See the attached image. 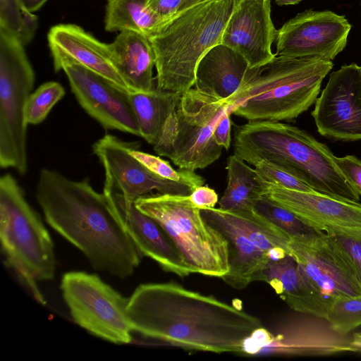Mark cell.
I'll return each mask as SVG.
<instances>
[{"mask_svg":"<svg viewBox=\"0 0 361 361\" xmlns=\"http://www.w3.org/2000/svg\"><path fill=\"white\" fill-rule=\"evenodd\" d=\"M200 213L227 241L230 269L221 279L233 288L260 281L273 249L288 251L290 238L255 209L237 212L212 207L202 208Z\"/></svg>","mask_w":361,"mask_h":361,"instance_id":"obj_9","label":"cell"},{"mask_svg":"<svg viewBox=\"0 0 361 361\" xmlns=\"http://www.w3.org/2000/svg\"><path fill=\"white\" fill-rule=\"evenodd\" d=\"M64 95L65 90L59 82L50 81L41 85L27 99L25 111L27 124L41 123Z\"/></svg>","mask_w":361,"mask_h":361,"instance_id":"obj_30","label":"cell"},{"mask_svg":"<svg viewBox=\"0 0 361 361\" xmlns=\"http://www.w3.org/2000/svg\"><path fill=\"white\" fill-rule=\"evenodd\" d=\"M249 69L240 54L219 44L199 61L193 87L233 103L245 82Z\"/></svg>","mask_w":361,"mask_h":361,"instance_id":"obj_22","label":"cell"},{"mask_svg":"<svg viewBox=\"0 0 361 361\" xmlns=\"http://www.w3.org/2000/svg\"><path fill=\"white\" fill-rule=\"evenodd\" d=\"M235 0H202L181 8L148 39L155 56L156 88L183 92L195 85L202 56L221 44Z\"/></svg>","mask_w":361,"mask_h":361,"instance_id":"obj_4","label":"cell"},{"mask_svg":"<svg viewBox=\"0 0 361 361\" xmlns=\"http://www.w3.org/2000/svg\"><path fill=\"white\" fill-rule=\"evenodd\" d=\"M109 44L115 66L132 92H150L156 88L155 56L147 37L124 30Z\"/></svg>","mask_w":361,"mask_h":361,"instance_id":"obj_24","label":"cell"},{"mask_svg":"<svg viewBox=\"0 0 361 361\" xmlns=\"http://www.w3.org/2000/svg\"><path fill=\"white\" fill-rule=\"evenodd\" d=\"M103 193L142 256L156 262L165 271L180 277L192 274L178 247L157 221L140 212L135 202H126L122 195L109 185L104 184Z\"/></svg>","mask_w":361,"mask_h":361,"instance_id":"obj_18","label":"cell"},{"mask_svg":"<svg viewBox=\"0 0 361 361\" xmlns=\"http://www.w3.org/2000/svg\"><path fill=\"white\" fill-rule=\"evenodd\" d=\"M288 250L310 285L331 305L339 296L361 295L353 262L327 233L309 240L290 238Z\"/></svg>","mask_w":361,"mask_h":361,"instance_id":"obj_14","label":"cell"},{"mask_svg":"<svg viewBox=\"0 0 361 361\" xmlns=\"http://www.w3.org/2000/svg\"><path fill=\"white\" fill-rule=\"evenodd\" d=\"M178 93L155 88L150 92L127 94L137 122L140 137L149 144L154 145L159 140Z\"/></svg>","mask_w":361,"mask_h":361,"instance_id":"obj_26","label":"cell"},{"mask_svg":"<svg viewBox=\"0 0 361 361\" xmlns=\"http://www.w3.org/2000/svg\"><path fill=\"white\" fill-rule=\"evenodd\" d=\"M127 312L133 332L187 350L238 355L245 340L263 326L241 308L174 281L139 285Z\"/></svg>","mask_w":361,"mask_h":361,"instance_id":"obj_1","label":"cell"},{"mask_svg":"<svg viewBox=\"0 0 361 361\" xmlns=\"http://www.w3.org/2000/svg\"><path fill=\"white\" fill-rule=\"evenodd\" d=\"M264 182V195L321 231L361 229V204L317 192H302Z\"/></svg>","mask_w":361,"mask_h":361,"instance_id":"obj_20","label":"cell"},{"mask_svg":"<svg viewBox=\"0 0 361 361\" xmlns=\"http://www.w3.org/2000/svg\"><path fill=\"white\" fill-rule=\"evenodd\" d=\"M333 66L318 58L276 56L249 69L232 114L247 121H293L314 104Z\"/></svg>","mask_w":361,"mask_h":361,"instance_id":"obj_5","label":"cell"},{"mask_svg":"<svg viewBox=\"0 0 361 361\" xmlns=\"http://www.w3.org/2000/svg\"><path fill=\"white\" fill-rule=\"evenodd\" d=\"M47 38L55 71L62 62L71 61L99 75L121 92H132L115 66L109 44L73 24L52 27Z\"/></svg>","mask_w":361,"mask_h":361,"instance_id":"obj_21","label":"cell"},{"mask_svg":"<svg viewBox=\"0 0 361 361\" xmlns=\"http://www.w3.org/2000/svg\"><path fill=\"white\" fill-rule=\"evenodd\" d=\"M254 209L293 239L309 240L322 232L264 195L256 202Z\"/></svg>","mask_w":361,"mask_h":361,"instance_id":"obj_28","label":"cell"},{"mask_svg":"<svg viewBox=\"0 0 361 361\" xmlns=\"http://www.w3.org/2000/svg\"><path fill=\"white\" fill-rule=\"evenodd\" d=\"M0 240L6 262L34 299L46 304L39 284L54 277L51 237L14 177L0 178Z\"/></svg>","mask_w":361,"mask_h":361,"instance_id":"obj_6","label":"cell"},{"mask_svg":"<svg viewBox=\"0 0 361 361\" xmlns=\"http://www.w3.org/2000/svg\"><path fill=\"white\" fill-rule=\"evenodd\" d=\"M23 47L0 29V166L20 175L27 169L25 111L35 80Z\"/></svg>","mask_w":361,"mask_h":361,"instance_id":"obj_10","label":"cell"},{"mask_svg":"<svg viewBox=\"0 0 361 361\" xmlns=\"http://www.w3.org/2000/svg\"><path fill=\"white\" fill-rule=\"evenodd\" d=\"M324 232L348 255L361 283V229L332 228Z\"/></svg>","mask_w":361,"mask_h":361,"instance_id":"obj_34","label":"cell"},{"mask_svg":"<svg viewBox=\"0 0 361 361\" xmlns=\"http://www.w3.org/2000/svg\"><path fill=\"white\" fill-rule=\"evenodd\" d=\"M232 102L195 87L178 92L154 152L180 169H204L221 156L223 147L214 140V129Z\"/></svg>","mask_w":361,"mask_h":361,"instance_id":"obj_8","label":"cell"},{"mask_svg":"<svg viewBox=\"0 0 361 361\" xmlns=\"http://www.w3.org/2000/svg\"><path fill=\"white\" fill-rule=\"evenodd\" d=\"M235 1H238V0H235Z\"/></svg>","mask_w":361,"mask_h":361,"instance_id":"obj_43","label":"cell"},{"mask_svg":"<svg viewBox=\"0 0 361 361\" xmlns=\"http://www.w3.org/2000/svg\"><path fill=\"white\" fill-rule=\"evenodd\" d=\"M191 201L200 209L212 208L219 202V197L215 190L207 185L196 188L190 195Z\"/></svg>","mask_w":361,"mask_h":361,"instance_id":"obj_37","label":"cell"},{"mask_svg":"<svg viewBox=\"0 0 361 361\" xmlns=\"http://www.w3.org/2000/svg\"><path fill=\"white\" fill-rule=\"evenodd\" d=\"M37 18L20 0H0V29L13 35L23 46L33 38Z\"/></svg>","mask_w":361,"mask_h":361,"instance_id":"obj_29","label":"cell"},{"mask_svg":"<svg viewBox=\"0 0 361 361\" xmlns=\"http://www.w3.org/2000/svg\"><path fill=\"white\" fill-rule=\"evenodd\" d=\"M254 166L261 178L267 183L298 191L316 192L291 171L281 165L260 161Z\"/></svg>","mask_w":361,"mask_h":361,"instance_id":"obj_32","label":"cell"},{"mask_svg":"<svg viewBox=\"0 0 361 361\" xmlns=\"http://www.w3.org/2000/svg\"><path fill=\"white\" fill-rule=\"evenodd\" d=\"M26 9L33 13L39 9L47 0H20Z\"/></svg>","mask_w":361,"mask_h":361,"instance_id":"obj_39","label":"cell"},{"mask_svg":"<svg viewBox=\"0 0 361 361\" xmlns=\"http://www.w3.org/2000/svg\"><path fill=\"white\" fill-rule=\"evenodd\" d=\"M135 146L136 142H124L111 134H106L92 145L104 170V183L119 192L126 202H135L137 197L152 191L190 195L204 183L202 176L174 181L157 176L132 156L130 151Z\"/></svg>","mask_w":361,"mask_h":361,"instance_id":"obj_13","label":"cell"},{"mask_svg":"<svg viewBox=\"0 0 361 361\" xmlns=\"http://www.w3.org/2000/svg\"><path fill=\"white\" fill-rule=\"evenodd\" d=\"M326 320L336 332L347 335L361 325V295L339 296L331 303Z\"/></svg>","mask_w":361,"mask_h":361,"instance_id":"obj_31","label":"cell"},{"mask_svg":"<svg viewBox=\"0 0 361 361\" xmlns=\"http://www.w3.org/2000/svg\"><path fill=\"white\" fill-rule=\"evenodd\" d=\"M276 31L271 18V0H238L221 44L240 54L250 68H257L276 56L271 47Z\"/></svg>","mask_w":361,"mask_h":361,"instance_id":"obj_19","label":"cell"},{"mask_svg":"<svg viewBox=\"0 0 361 361\" xmlns=\"http://www.w3.org/2000/svg\"><path fill=\"white\" fill-rule=\"evenodd\" d=\"M60 70L66 73L79 104L104 128L140 136L137 122L127 94L78 63L62 62L55 71Z\"/></svg>","mask_w":361,"mask_h":361,"instance_id":"obj_17","label":"cell"},{"mask_svg":"<svg viewBox=\"0 0 361 361\" xmlns=\"http://www.w3.org/2000/svg\"><path fill=\"white\" fill-rule=\"evenodd\" d=\"M199 1H202V0H188L183 6H185L189 5L190 4L195 3V2Z\"/></svg>","mask_w":361,"mask_h":361,"instance_id":"obj_42","label":"cell"},{"mask_svg":"<svg viewBox=\"0 0 361 361\" xmlns=\"http://www.w3.org/2000/svg\"><path fill=\"white\" fill-rule=\"evenodd\" d=\"M35 198L47 223L78 248L92 268L120 279L130 277L143 257L113 212L104 193L87 178L39 171Z\"/></svg>","mask_w":361,"mask_h":361,"instance_id":"obj_2","label":"cell"},{"mask_svg":"<svg viewBox=\"0 0 361 361\" xmlns=\"http://www.w3.org/2000/svg\"><path fill=\"white\" fill-rule=\"evenodd\" d=\"M130 154L147 169L157 176L171 180L180 181L182 180H193L201 177L195 171L186 169L175 170L169 161L158 156L139 150L136 146L133 147Z\"/></svg>","mask_w":361,"mask_h":361,"instance_id":"obj_33","label":"cell"},{"mask_svg":"<svg viewBox=\"0 0 361 361\" xmlns=\"http://www.w3.org/2000/svg\"><path fill=\"white\" fill-rule=\"evenodd\" d=\"M228 182L219 208L231 212H251L256 202L263 197L264 182L255 168L234 154L227 159L226 167Z\"/></svg>","mask_w":361,"mask_h":361,"instance_id":"obj_25","label":"cell"},{"mask_svg":"<svg viewBox=\"0 0 361 361\" xmlns=\"http://www.w3.org/2000/svg\"><path fill=\"white\" fill-rule=\"evenodd\" d=\"M60 289L73 322L88 333L117 344L131 343L128 298L98 275L82 271L65 273Z\"/></svg>","mask_w":361,"mask_h":361,"instance_id":"obj_11","label":"cell"},{"mask_svg":"<svg viewBox=\"0 0 361 361\" xmlns=\"http://www.w3.org/2000/svg\"><path fill=\"white\" fill-rule=\"evenodd\" d=\"M188 0H149V8L164 20L178 12Z\"/></svg>","mask_w":361,"mask_h":361,"instance_id":"obj_36","label":"cell"},{"mask_svg":"<svg viewBox=\"0 0 361 361\" xmlns=\"http://www.w3.org/2000/svg\"><path fill=\"white\" fill-rule=\"evenodd\" d=\"M233 154L250 165L268 161L281 165L314 191L360 202L334 161V154L307 131L281 121H248L235 126Z\"/></svg>","mask_w":361,"mask_h":361,"instance_id":"obj_3","label":"cell"},{"mask_svg":"<svg viewBox=\"0 0 361 361\" xmlns=\"http://www.w3.org/2000/svg\"><path fill=\"white\" fill-rule=\"evenodd\" d=\"M350 344L356 352L361 353V332L354 333L351 336Z\"/></svg>","mask_w":361,"mask_h":361,"instance_id":"obj_40","label":"cell"},{"mask_svg":"<svg viewBox=\"0 0 361 361\" xmlns=\"http://www.w3.org/2000/svg\"><path fill=\"white\" fill-rule=\"evenodd\" d=\"M334 161L353 190L361 196V159L353 155L337 157Z\"/></svg>","mask_w":361,"mask_h":361,"instance_id":"obj_35","label":"cell"},{"mask_svg":"<svg viewBox=\"0 0 361 361\" xmlns=\"http://www.w3.org/2000/svg\"><path fill=\"white\" fill-rule=\"evenodd\" d=\"M311 114L321 135L361 140V66L352 63L331 73Z\"/></svg>","mask_w":361,"mask_h":361,"instance_id":"obj_16","label":"cell"},{"mask_svg":"<svg viewBox=\"0 0 361 361\" xmlns=\"http://www.w3.org/2000/svg\"><path fill=\"white\" fill-rule=\"evenodd\" d=\"M135 207L164 229L192 274L221 279L230 269L226 238L202 216L190 195L149 193Z\"/></svg>","mask_w":361,"mask_h":361,"instance_id":"obj_7","label":"cell"},{"mask_svg":"<svg viewBox=\"0 0 361 361\" xmlns=\"http://www.w3.org/2000/svg\"><path fill=\"white\" fill-rule=\"evenodd\" d=\"M149 0H107L105 30L109 32L130 30L153 35L165 21L149 6Z\"/></svg>","mask_w":361,"mask_h":361,"instance_id":"obj_27","label":"cell"},{"mask_svg":"<svg viewBox=\"0 0 361 361\" xmlns=\"http://www.w3.org/2000/svg\"><path fill=\"white\" fill-rule=\"evenodd\" d=\"M351 336L341 335L325 318L297 312L280 322L273 331L256 329L238 355L246 356H325L356 352Z\"/></svg>","mask_w":361,"mask_h":361,"instance_id":"obj_12","label":"cell"},{"mask_svg":"<svg viewBox=\"0 0 361 361\" xmlns=\"http://www.w3.org/2000/svg\"><path fill=\"white\" fill-rule=\"evenodd\" d=\"M260 281L268 283L295 312L326 319L331 303L314 289L290 255L270 261Z\"/></svg>","mask_w":361,"mask_h":361,"instance_id":"obj_23","label":"cell"},{"mask_svg":"<svg viewBox=\"0 0 361 361\" xmlns=\"http://www.w3.org/2000/svg\"><path fill=\"white\" fill-rule=\"evenodd\" d=\"M231 111L226 112L216 125L212 135L215 142L221 147L228 149L231 137V121L230 115Z\"/></svg>","mask_w":361,"mask_h":361,"instance_id":"obj_38","label":"cell"},{"mask_svg":"<svg viewBox=\"0 0 361 361\" xmlns=\"http://www.w3.org/2000/svg\"><path fill=\"white\" fill-rule=\"evenodd\" d=\"M351 25L331 11L306 10L277 30V56L334 60L347 44Z\"/></svg>","mask_w":361,"mask_h":361,"instance_id":"obj_15","label":"cell"},{"mask_svg":"<svg viewBox=\"0 0 361 361\" xmlns=\"http://www.w3.org/2000/svg\"><path fill=\"white\" fill-rule=\"evenodd\" d=\"M279 6L294 5L298 4L302 0H274Z\"/></svg>","mask_w":361,"mask_h":361,"instance_id":"obj_41","label":"cell"}]
</instances>
